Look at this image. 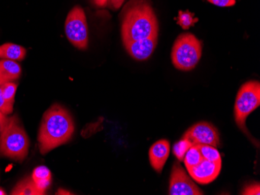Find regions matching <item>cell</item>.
Wrapping results in <instances>:
<instances>
[{
	"label": "cell",
	"mask_w": 260,
	"mask_h": 195,
	"mask_svg": "<svg viewBox=\"0 0 260 195\" xmlns=\"http://www.w3.org/2000/svg\"><path fill=\"white\" fill-rule=\"evenodd\" d=\"M30 141L17 115L8 118L0 134V155L22 162L28 155Z\"/></svg>",
	"instance_id": "cell-3"
},
{
	"label": "cell",
	"mask_w": 260,
	"mask_h": 195,
	"mask_svg": "<svg viewBox=\"0 0 260 195\" xmlns=\"http://www.w3.org/2000/svg\"><path fill=\"white\" fill-rule=\"evenodd\" d=\"M2 86L0 85V112L5 115H9L14 111V105L8 104L3 95Z\"/></svg>",
	"instance_id": "cell-21"
},
{
	"label": "cell",
	"mask_w": 260,
	"mask_h": 195,
	"mask_svg": "<svg viewBox=\"0 0 260 195\" xmlns=\"http://www.w3.org/2000/svg\"><path fill=\"white\" fill-rule=\"evenodd\" d=\"M203 158L210 162H222L221 157L217 148L209 145H197Z\"/></svg>",
	"instance_id": "cell-17"
},
{
	"label": "cell",
	"mask_w": 260,
	"mask_h": 195,
	"mask_svg": "<svg viewBox=\"0 0 260 195\" xmlns=\"http://www.w3.org/2000/svg\"><path fill=\"white\" fill-rule=\"evenodd\" d=\"M192 145H192L190 141L182 139L174 145L172 152H173L175 157L179 160V161L182 162V161H183L184 157H185L187 151H188L189 148L192 147Z\"/></svg>",
	"instance_id": "cell-18"
},
{
	"label": "cell",
	"mask_w": 260,
	"mask_h": 195,
	"mask_svg": "<svg viewBox=\"0 0 260 195\" xmlns=\"http://www.w3.org/2000/svg\"><path fill=\"white\" fill-rule=\"evenodd\" d=\"M222 162H210L203 159L202 161L192 168L187 170L188 174L200 184H208L217 178L221 170Z\"/></svg>",
	"instance_id": "cell-9"
},
{
	"label": "cell",
	"mask_w": 260,
	"mask_h": 195,
	"mask_svg": "<svg viewBox=\"0 0 260 195\" xmlns=\"http://www.w3.org/2000/svg\"><path fill=\"white\" fill-rule=\"evenodd\" d=\"M96 6L99 7H105L107 5L108 0H93Z\"/></svg>",
	"instance_id": "cell-26"
},
{
	"label": "cell",
	"mask_w": 260,
	"mask_h": 195,
	"mask_svg": "<svg viewBox=\"0 0 260 195\" xmlns=\"http://www.w3.org/2000/svg\"><path fill=\"white\" fill-rule=\"evenodd\" d=\"M65 31L67 38L74 46L81 50L88 45V27L84 10L75 7L69 13L66 20Z\"/></svg>",
	"instance_id": "cell-6"
},
{
	"label": "cell",
	"mask_w": 260,
	"mask_h": 195,
	"mask_svg": "<svg viewBox=\"0 0 260 195\" xmlns=\"http://www.w3.org/2000/svg\"><path fill=\"white\" fill-rule=\"evenodd\" d=\"M210 4L220 7H229L235 5L236 0H207Z\"/></svg>",
	"instance_id": "cell-23"
},
{
	"label": "cell",
	"mask_w": 260,
	"mask_h": 195,
	"mask_svg": "<svg viewBox=\"0 0 260 195\" xmlns=\"http://www.w3.org/2000/svg\"><path fill=\"white\" fill-rule=\"evenodd\" d=\"M125 0H108L107 5L112 10H116L120 8Z\"/></svg>",
	"instance_id": "cell-24"
},
{
	"label": "cell",
	"mask_w": 260,
	"mask_h": 195,
	"mask_svg": "<svg viewBox=\"0 0 260 195\" xmlns=\"http://www.w3.org/2000/svg\"><path fill=\"white\" fill-rule=\"evenodd\" d=\"M242 194L244 195H259V183H252L250 185L245 187V190L242 191Z\"/></svg>",
	"instance_id": "cell-22"
},
{
	"label": "cell",
	"mask_w": 260,
	"mask_h": 195,
	"mask_svg": "<svg viewBox=\"0 0 260 195\" xmlns=\"http://www.w3.org/2000/svg\"><path fill=\"white\" fill-rule=\"evenodd\" d=\"M27 50L20 45L13 43H6L0 45V59L20 62L26 56Z\"/></svg>",
	"instance_id": "cell-14"
},
{
	"label": "cell",
	"mask_w": 260,
	"mask_h": 195,
	"mask_svg": "<svg viewBox=\"0 0 260 195\" xmlns=\"http://www.w3.org/2000/svg\"><path fill=\"white\" fill-rule=\"evenodd\" d=\"M12 195H40L36 188L35 182L31 176L23 178L18 182L17 185L12 190Z\"/></svg>",
	"instance_id": "cell-15"
},
{
	"label": "cell",
	"mask_w": 260,
	"mask_h": 195,
	"mask_svg": "<svg viewBox=\"0 0 260 195\" xmlns=\"http://www.w3.org/2000/svg\"><path fill=\"white\" fill-rule=\"evenodd\" d=\"M170 153V142L160 139L153 143L149 150V160L153 170L161 173Z\"/></svg>",
	"instance_id": "cell-11"
},
{
	"label": "cell",
	"mask_w": 260,
	"mask_h": 195,
	"mask_svg": "<svg viewBox=\"0 0 260 195\" xmlns=\"http://www.w3.org/2000/svg\"><path fill=\"white\" fill-rule=\"evenodd\" d=\"M17 84L14 82H8L2 86L3 95L8 104L14 105L15 100L16 91H17Z\"/></svg>",
	"instance_id": "cell-20"
},
{
	"label": "cell",
	"mask_w": 260,
	"mask_h": 195,
	"mask_svg": "<svg viewBox=\"0 0 260 195\" xmlns=\"http://www.w3.org/2000/svg\"><path fill=\"white\" fill-rule=\"evenodd\" d=\"M57 194H70V193L63 190H59L57 192Z\"/></svg>",
	"instance_id": "cell-27"
},
{
	"label": "cell",
	"mask_w": 260,
	"mask_h": 195,
	"mask_svg": "<svg viewBox=\"0 0 260 195\" xmlns=\"http://www.w3.org/2000/svg\"><path fill=\"white\" fill-rule=\"evenodd\" d=\"M31 177L40 195L45 194L52 184V173L49 169L45 166L36 167L32 173Z\"/></svg>",
	"instance_id": "cell-13"
},
{
	"label": "cell",
	"mask_w": 260,
	"mask_h": 195,
	"mask_svg": "<svg viewBox=\"0 0 260 195\" xmlns=\"http://www.w3.org/2000/svg\"><path fill=\"white\" fill-rule=\"evenodd\" d=\"M157 35L125 42L124 46L130 56L136 60H146L150 58L157 46Z\"/></svg>",
	"instance_id": "cell-10"
},
{
	"label": "cell",
	"mask_w": 260,
	"mask_h": 195,
	"mask_svg": "<svg viewBox=\"0 0 260 195\" xmlns=\"http://www.w3.org/2000/svg\"><path fill=\"white\" fill-rule=\"evenodd\" d=\"M7 119H8V118L7 117V115H5V114L0 112V134H1L2 131L4 130V127H5Z\"/></svg>",
	"instance_id": "cell-25"
},
{
	"label": "cell",
	"mask_w": 260,
	"mask_h": 195,
	"mask_svg": "<svg viewBox=\"0 0 260 195\" xmlns=\"http://www.w3.org/2000/svg\"><path fill=\"white\" fill-rule=\"evenodd\" d=\"M75 125L70 112L55 104L44 113L38 135L39 150L42 155L64 145L71 139Z\"/></svg>",
	"instance_id": "cell-1"
},
{
	"label": "cell",
	"mask_w": 260,
	"mask_h": 195,
	"mask_svg": "<svg viewBox=\"0 0 260 195\" xmlns=\"http://www.w3.org/2000/svg\"><path fill=\"white\" fill-rule=\"evenodd\" d=\"M203 159L204 158L201 155L198 146L197 145H193L185 153L183 162L187 170H188V169L192 168V167L198 165L202 161Z\"/></svg>",
	"instance_id": "cell-16"
},
{
	"label": "cell",
	"mask_w": 260,
	"mask_h": 195,
	"mask_svg": "<svg viewBox=\"0 0 260 195\" xmlns=\"http://www.w3.org/2000/svg\"><path fill=\"white\" fill-rule=\"evenodd\" d=\"M182 139L190 141L192 145H209L220 147L218 131L212 124L200 122L191 126L182 135Z\"/></svg>",
	"instance_id": "cell-7"
},
{
	"label": "cell",
	"mask_w": 260,
	"mask_h": 195,
	"mask_svg": "<svg viewBox=\"0 0 260 195\" xmlns=\"http://www.w3.org/2000/svg\"><path fill=\"white\" fill-rule=\"evenodd\" d=\"M198 21V19L194 18V14L185 11L182 12L180 11L178 17V24L181 26L184 30H188L190 27H192L195 24L196 22Z\"/></svg>",
	"instance_id": "cell-19"
},
{
	"label": "cell",
	"mask_w": 260,
	"mask_h": 195,
	"mask_svg": "<svg viewBox=\"0 0 260 195\" xmlns=\"http://www.w3.org/2000/svg\"><path fill=\"white\" fill-rule=\"evenodd\" d=\"M5 194H7V193H6V192L4 191V190H3V189L1 188V187H0V195H5Z\"/></svg>",
	"instance_id": "cell-28"
},
{
	"label": "cell",
	"mask_w": 260,
	"mask_h": 195,
	"mask_svg": "<svg viewBox=\"0 0 260 195\" xmlns=\"http://www.w3.org/2000/svg\"><path fill=\"white\" fill-rule=\"evenodd\" d=\"M158 34V23L147 0H131L122 12L123 43Z\"/></svg>",
	"instance_id": "cell-2"
},
{
	"label": "cell",
	"mask_w": 260,
	"mask_h": 195,
	"mask_svg": "<svg viewBox=\"0 0 260 195\" xmlns=\"http://www.w3.org/2000/svg\"><path fill=\"white\" fill-rule=\"evenodd\" d=\"M21 72V66L16 61L0 59V85L18 80Z\"/></svg>",
	"instance_id": "cell-12"
},
{
	"label": "cell",
	"mask_w": 260,
	"mask_h": 195,
	"mask_svg": "<svg viewBox=\"0 0 260 195\" xmlns=\"http://www.w3.org/2000/svg\"><path fill=\"white\" fill-rule=\"evenodd\" d=\"M260 105V84L258 81L245 83L238 92L235 104V119L239 129L247 132L245 121Z\"/></svg>",
	"instance_id": "cell-5"
},
{
	"label": "cell",
	"mask_w": 260,
	"mask_h": 195,
	"mask_svg": "<svg viewBox=\"0 0 260 195\" xmlns=\"http://www.w3.org/2000/svg\"><path fill=\"white\" fill-rule=\"evenodd\" d=\"M202 55V45L192 33H182L177 37L172 51L174 66L182 71L195 68Z\"/></svg>",
	"instance_id": "cell-4"
},
{
	"label": "cell",
	"mask_w": 260,
	"mask_h": 195,
	"mask_svg": "<svg viewBox=\"0 0 260 195\" xmlns=\"http://www.w3.org/2000/svg\"><path fill=\"white\" fill-rule=\"evenodd\" d=\"M170 195H203L204 192L199 188L193 180L187 175L186 172L179 163L172 167L169 180Z\"/></svg>",
	"instance_id": "cell-8"
}]
</instances>
